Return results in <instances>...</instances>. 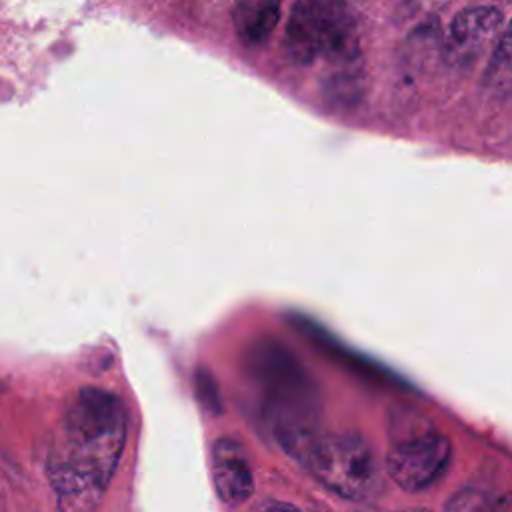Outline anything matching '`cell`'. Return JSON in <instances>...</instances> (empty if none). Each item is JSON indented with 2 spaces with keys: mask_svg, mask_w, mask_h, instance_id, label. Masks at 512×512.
Wrapping results in <instances>:
<instances>
[{
  "mask_svg": "<svg viewBox=\"0 0 512 512\" xmlns=\"http://www.w3.org/2000/svg\"><path fill=\"white\" fill-rule=\"evenodd\" d=\"M126 442V410L106 390L84 388L52 436L46 474L58 512H94L116 472Z\"/></svg>",
  "mask_w": 512,
  "mask_h": 512,
  "instance_id": "cell-1",
  "label": "cell"
},
{
  "mask_svg": "<svg viewBox=\"0 0 512 512\" xmlns=\"http://www.w3.org/2000/svg\"><path fill=\"white\" fill-rule=\"evenodd\" d=\"M252 370L266 390L278 442L286 452L298 458L316 434L312 382L288 350L270 340H262L252 350Z\"/></svg>",
  "mask_w": 512,
  "mask_h": 512,
  "instance_id": "cell-2",
  "label": "cell"
},
{
  "mask_svg": "<svg viewBox=\"0 0 512 512\" xmlns=\"http://www.w3.org/2000/svg\"><path fill=\"white\" fill-rule=\"evenodd\" d=\"M284 50L296 64H356L358 32L346 0H296L284 28Z\"/></svg>",
  "mask_w": 512,
  "mask_h": 512,
  "instance_id": "cell-3",
  "label": "cell"
},
{
  "mask_svg": "<svg viewBox=\"0 0 512 512\" xmlns=\"http://www.w3.org/2000/svg\"><path fill=\"white\" fill-rule=\"evenodd\" d=\"M298 460L320 484L346 500H362L380 486L376 456L358 434H314Z\"/></svg>",
  "mask_w": 512,
  "mask_h": 512,
  "instance_id": "cell-4",
  "label": "cell"
},
{
  "mask_svg": "<svg viewBox=\"0 0 512 512\" xmlns=\"http://www.w3.org/2000/svg\"><path fill=\"white\" fill-rule=\"evenodd\" d=\"M452 458L450 440L436 432H414L398 440L386 454V472L406 492L432 486L448 468Z\"/></svg>",
  "mask_w": 512,
  "mask_h": 512,
  "instance_id": "cell-5",
  "label": "cell"
},
{
  "mask_svg": "<svg viewBox=\"0 0 512 512\" xmlns=\"http://www.w3.org/2000/svg\"><path fill=\"white\" fill-rule=\"evenodd\" d=\"M504 28L498 6L478 4L462 8L444 34V58L452 66H472L490 44H496Z\"/></svg>",
  "mask_w": 512,
  "mask_h": 512,
  "instance_id": "cell-6",
  "label": "cell"
},
{
  "mask_svg": "<svg viewBox=\"0 0 512 512\" xmlns=\"http://www.w3.org/2000/svg\"><path fill=\"white\" fill-rule=\"evenodd\" d=\"M212 480L216 494L228 506H240L254 494V476L240 442L222 436L212 446Z\"/></svg>",
  "mask_w": 512,
  "mask_h": 512,
  "instance_id": "cell-7",
  "label": "cell"
},
{
  "mask_svg": "<svg viewBox=\"0 0 512 512\" xmlns=\"http://www.w3.org/2000/svg\"><path fill=\"white\" fill-rule=\"evenodd\" d=\"M282 14V0H238L232 8V28L240 44L258 48L268 42Z\"/></svg>",
  "mask_w": 512,
  "mask_h": 512,
  "instance_id": "cell-8",
  "label": "cell"
},
{
  "mask_svg": "<svg viewBox=\"0 0 512 512\" xmlns=\"http://www.w3.org/2000/svg\"><path fill=\"white\" fill-rule=\"evenodd\" d=\"M484 88L494 98L512 100V20L502 28L492 48L484 72Z\"/></svg>",
  "mask_w": 512,
  "mask_h": 512,
  "instance_id": "cell-9",
  "label": "cell"
},
{
  "mask_svg": "<svg viewBox=\"0 0 512 512\" xmlns=\"http://www.w3.org/2000/svg\"><path fill=\"white\" fill-rule=\"evenodd\" d=\"M452 0H398L394 18L400 24H408L420 18H428L448 6Z\"/></svg>",
  "mask_w": 512,
  "mask_h": 512,
  "instance_id": "cell-10",
  "label": "cell"
},
{
  "mask_svg": "<svg viewBox=\"0 0 512 512\" xmlns=\"http://www.w3.org/2000/svg\"><path fill=\"white\" fill-rule=\"evenodd\" d=\"M256 512H306V510H302V508H298V506H294V504H290V502L266 500V502H262V504L256 508Z\"/></svg>",
  "mask_w": 512,
  "mask_h": 512,
  "instance_id": "cell-11",
  "label": "cell"
},
{
  "mask_svg": "<svg viewBox=\"0 0 512 512\" xmlns=\"http://www.w3.org/2000/svg\"><path fill=\"white\" fill-rule=\"evenodd\" d=\"M488 512H512V492H506L498 500H494Z\"/></svg>",
  "mask_w": 512,
  "mask_h": 512,
  "instance_id": "cell-12",
  "label": "cell"
},
{
  "mask_svg": "<svg viewBox=\"0 0 512 512\" xmlns=\"http://www.w3.org/2000/svg\"><path fill=\"white\" fill-rule=\"evenodd\" d=\"M390 512H430L426 508H404V510H390Z\"/></svg>",
  "mask_w": 512,
  "mask_h": 512,
  "instance_id": "cell-13",
  "label": "cell"
},
{
  "mask_svg": "<svg viewBox=\"0 0 512 512\" xmlns=\"http://www.w3.org/2000/svg\"><path fill=\"white\" fill-rule=\"evenodd\" d=\"M484 4H488V6H496V4H506V2H512V0H482Z\"/></svg>",
  "mask_w": 512,
  "mask_h": 512,
  "instance_id": "cell-14",
  "label": "cell"
}]
</instances>
